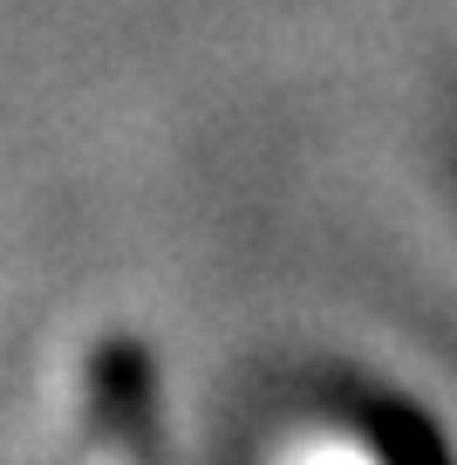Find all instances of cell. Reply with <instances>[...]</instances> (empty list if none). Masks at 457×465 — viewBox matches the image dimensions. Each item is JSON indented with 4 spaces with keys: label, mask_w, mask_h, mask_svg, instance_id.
Instances as JSON below:
<instances>
[{
    "label": "cell",
    "mask_w": 457,
    "mask_h": 465,
    "mask_svg": "<svg viewBox=\"0 0 457 465\" xmlns=\"http://www.w3.org/2000/svg\"><path fill=\"white\" fill-rule=\"evenodd\" d=\"M273 465H416V445L389 418H315L280 445Z\"/></svg>",
    "instance_id": "2"
},
{
    "label": "cell",
    "mask_w": 457,
    "mask_h": 465,
    "mask_svg": "<svg viewBox=\"0 0 457 465\" xmlns=\"http://www.w3.org/2000/svg\"><path fill=\"white\" fill-rule=\"evenodd\" d=\"M69 465H158V397H151V356L123 335L96 342L75 404Z\"/></svg>",
    "instance_id": "1"
}]
</instances>
